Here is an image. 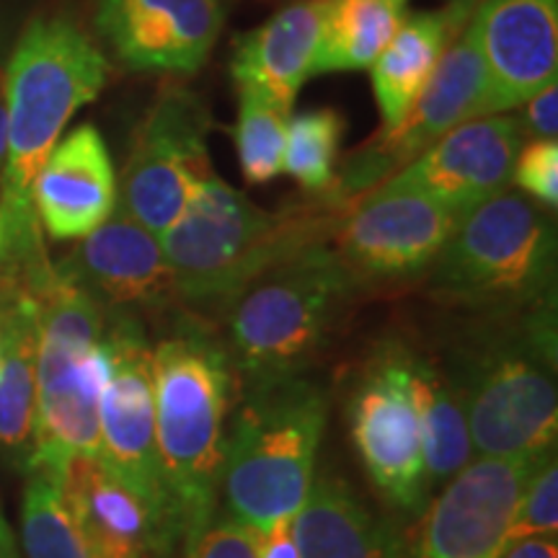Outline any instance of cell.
Returning a JSON list of instances; mask_svg holds the SVG:
<instances>
[{
	"mask_svg": "<svg viewBox=\"0 0 558 558\" xmlns=\"http://www.w3.org/2000/svg\"><path fill=\"white\" fill-rule=\"evenodd\" d=\"M107 58L68 19H37L21 34L5 70L9 148L0 177V259L39 251L32 186L60 132L101 94Z\"/></svg>",
	"mask_w": 558,
	"mask_h": 558,
	"instance_id": "1",
	"label": "cell"
},
{
	"mask_svg": "<svg viewBox=\"0 0 558 558\" xmlns=\"http://www.w3.org/2000/svg\"><path fill=\"white\" fill-rule=\"evenodd\" d=\"M233 373L207 331L181 329L153 349L158 463L184 548L215 518Z\"/></svg>",
	"mask_w": 558,
	"mask_h": 558,
	"instance_id": "2",
	"label": "cell"
},
{
	"mask_svg": "<svg viewBox=\"0 0 558 558\" xmlns=\"http://www.w3.org/2000/svg\"><path fill=\"white\" fill-rule=\"evenodd\" d=\"M326 416L324 388L300 375L248 386L226 439L220 473L226 518L251 533L292 522L316 481Z\"/></svg>",
	"mask_w": 558,
	"mask_h": 558,
	"instance_id": "3",
	"label": "cell"
},
{
	"mask_svg": "<svg viewBox=\"0 0 558 558\" xmlns=\"http://www.w3.org/2000/svg\"><path fill=\"white\" fill-rule=\"evenodd\" d=\"M32 295L39 313L37 435L26 469L41 465L62 478L73 456H99L109 308L58 267Z\"/></svg>",
	"mask_w": 558,
	"mask_h": 558,
	"instance_id": "4",
	"label": "cell"
},
{
	"mask_svg": "<svg viewBox=\"0 0 558 558\" xmlns=\"http://www.w3.org/2000/svg\"><path fill=\"white\" fill-rule=\"evenodd\" d=\"M354 279L337 251L308 243L251 279L228 305V357L248 386L298 378L337 324Z\"/></svg>",
	"mask_w": 558,
	"mask_h": 558,
	"instance_id": "5",
	"label": "cell"
},
{
	"mask_svg": "<svg viewBox=\"0 0 558 558\" xmlns=\"http://www.w3.org/2000/svg\"><path fill=\"white\" fill-rule=\"evenodd\" d=\"M316 230L311 220L264 213L213 171L160 235V246L177 298L194 308H228L264 269L316 243Z\"/></svg>",
	"mask_w": 558,
	"mask_h": 558,
	"instance_id": "6",
	"label": "cell"
},
{
	"mask_svg": "<svg viewBox=\"0 0 558 558\" xmlns=\"http://www.w3.org/2000/svg\"><path fill=\"white\" fill-rule=\"evenodd\" d=\"M463 396L473 452L478 458H546L556 448V331L535 313L522 331L476 349L452 375Z\"/></svg>",
	"mask_w": 558,
	"mask_h": 558,
	"instance_id": "7",
	"label": "cell"
},
{
	"mask_svg": "<svg viewBox=\"0 0 558 558\" xmlns=\"http://www.w3.org/2000/svg\"><path fill=\"white\" fill-rule=\"evenodd\" d=\"M554 259L556 228L546 209L505 190L458 220L429 269L439 295L476 308H518L546 298Z\"/></svg>",
	"mask_w": 558,
	"mask_h": 558,
	"instance_id": "8",
	"label": "cell"
},
{
	"mask_svg": "<svg viewBox=\"0 0 558 558\" xmlns=\"http://www.w3.org/2000/svg\"><path fill=\"white\" fill-rule=\"evenodd\" d=\"M104 349L107 378L99 401L96 458L143 501L171 556L179 546V535L156 448L153 347L130 313L109 308Z\"/></svg>",
	"mask_w": 558,
	"mask_h": 558,
	"instance_id": "9",
	"label": "cell"
},
{
	"mask_svg": "<svg viewBox=\"0 0 558 558\" xmlns=\"http://www.w3.org/2000/svg\"><path fill=\"white\" fill-rule=\"evenodd\" d=\"M207 109L192 90L169 86L135 130L132 150L117 186V207L153 235H163L205 181Z\"/></svg>",
	"mask_w": 558,
	"mask_h": 558,
	"instance_id": "10",
	"label": "cell"
},
{
	"mask_svg": "<svg viewBox=\"0 0 558 558\" xmlns=\"http://www.w3.org/2000/svg\"><path fill=\"white\" fill-rule=\"evenodd\" d=\"M409 352L401 344H386L367 362L349 401V427L375 488L393 507L422 512L429 488L411 399Z\"/></svg>",
	"mask_w": 558,
	"mask_h": 558,
	"instance_id": "11",
	"label": "cell"
},
{
	"mask_svg": "<svg viewBox=\"0 0 558 558\" xmlns=\"http://www.w3.org/2000/svg\"><path fill=\"white\" fill-rule=\"evenodd\" d=\"M494 114L492 86L473 34L465 24L445 47L435 73L396 130L386 132L349 160L339 194H357L401 171L458 124Z\"/></svg>",
	"mask_w": 558,
	"mask_h": 558,
	"instance_id": "12",
	"label": "cell"
},
{
	"mask_svg": "<svg viewBox=\"0 0 558 558\" xmlns=\"http://www.w3.org/2000/svg\"><path fill=\"white\" fill-rule=\"evenodd\" d=\"M460 215L427 194L383 181L341 222L339 262L354 282H393L437 262Z\"/></svg>",
	"mask_w": 558,
	"mask_h": 558,
	"instance_id": "13",
	"label": "cell"
},
{
	"mask_svg": "<svg viewBox=\"0 0 558 558\" xmlns=\"http://www.w3.org/2000/svg\"><path fill=\"white\" fill-rule=\"evenodd\" d=\"M543 458H473L424 514L411 558H499L530 473Z\"/></svg>",
	"mask_w": 558,
	"mask_h": 558,
	"instance_id": "14",
	"label": "cell"
},
{
	"mask_svg": "<svg viewBox=\"0 0 558 558\" xmlns=\"http://www.w3.org/2000/svg\"><path fill=\"white\" fill-rule=\"evenodd\" d=\"M522 143L525 135L514 117H478L439 137L386 184L427 194L463 218L507 190Z\"/></svg>",
	"mask_w": 558,
	"mask_h": 558,
	"instance_id": "15",
	"label": "cell"
},
{
	"mask_svg": "<svg viewBox=\"0 0 558 558\" xmlns=\"http://www.w3.org/2000/svg\"><path fill=\"white\" fill-rule=\"evenodd\" d=\"M222 16V0H99L96 26L132 70L197 73Z\"/></svg>",
	"mask_w": 558,
	"mask_h": 558,
	"instance_id": "16",
	"label": "cell"
},
{
	"mask_svg": "<svg viewBox=\"0 0 558 558\" xmlns=\"http://www.w3.org/2000/svg\"><path fill=\"white\" fill-rule=\"evenodd\" d=\"M494 114L520 107L558 73V0H481L469 21Z\"/></svg>",
	"mask_w": 558,
	"mask_h": 558,
	"instance_id": "17",
	"label": "cell"
},
{
	"mask_svg": "<svg viewBox=\"0 0 558 558\" xmlns=\"http://www.w3.org/2000/svg\"><path fill=\"white\" fill-rule=\"evenodd\" d=\"M58 269L114 311L160 308L177 298L160 239L120 207Z\"/></svg>",
	"mask_w": 558,
	"mask_h": 558,
	"instance_id": "18",
	"label": "cell"
},
{
	"mask_svg": "<svg viewBox=\"0 0 558 558\" xmlns=\"http://www.w3.org/2000/svg\"><path fill=\"white\" fill-rule=\"evenodd\" d=\"M41 228L58 241L83 239L117 207L114 163L94 124H81L52 148L32 186Z\"/></svg>",
	"mask_w": 558,
	"mask_h": 558,
	"instance_id": "19",
	"label": "cell"
},
{
	"mask_svg": "<svg viewBox=\"0 0 558 558\" xmlns=\"http://www.w3.org/2000/svg\"><path fill=\"white\" fill-rule=\"evenodd\" d=\"M90 558H169L148 509L96 456H73L60 478Z\"/></svg>",
	"mask_w": 558,
	"mask_h": 558,
	"instance_id": "20",
	"label": "cell"
},
{
	"mask_svg": "<svg viewBox=\"0 0 558 558\" xmlns=\"http://www.w3.org/2000/svg\"><path fill=\"white\" fill-rule=\"evenodd\" d=\"M329 3L295 0L259 29L243 34L230 58L235 83L262 90L279 107L292 109L300 88L316 75Z\"/></svg>",
	"mask_w": 558,
	"mask_h": 558,
	"instance_id": "21",
	"label": "cell"
},
{
	"mask_svg": "<svg viewBox=\"0 0 558 558\" xmlns=\"http://www.w3.org/2000/svg\"><path fill=\"white\" fill-rule=\"evenodd\" d=\"M478 3L452 0L448 9L418 11L401 21L393 39L373 62V90L378 101L383 130H396L414 107V101L435 73L445 47L460 29H465Z\"/></svg>",
	"mask_w": 558,
	"mask_h": 558,
	"instance_id": "22",
	"label": "cell"
},
{
	"mask_svg": "<svg viewBox=\"0 0 558 558\" xmlns=\"http://www.w3.org/2000/svg\"><path fill=\"white\" fill-rule=\"evenodd\" d=\"M290 527L300 558H403L393 527L333 476L313 481Z\"/></svg>",
	"mask_w": 558,
	"mask_h": 558,
	"instance_id": "23",
	"label": "cell"
},
{
	"mask_svg": "<svg viewBox=\"0 0 558 558\" xmlns=\"http://www.w3.org/2000/svg\"><path fill=\"white\" fill-rule=\"evenodd\" d=\"M37 298L26 288L3 300V357H0V450L26 471L37 435Z\"/></svg>",
	"mask_w": 558,
	"mask_h": 558,
	"instance_id": "24",
	"label": "cell"
},
{
	"mask_svg": "<svg viewBox=\"0 0 558 558\" xmlns=\"http://www.w3.org/2000/svg\"><path fill=\"white\" fill-rule=\"evenodd\" d=\"M409 380L418 429H422L424 476L432 494L458 476L476 452H473L463 396L452 375L442 373L432 360L409 352Z\"/></svg>",
	"mask_w": 558,
	"mask_h": 558,
	"instance_id": "25",
	"label": "cell"
},
{
	"mask_svg": "<svg viewBox=\"0 0 558 558\" xmlns=\"http://www.w3.org/2000/svg\"><path fill=\"white\" fill-rule=\"evenodd\" d=\"M407 3L409 0H331L316 75L373 65L401 26Z\"/></svg>",
	"mask_w": 558,
	"mask_h": 558,
	"instance_id": "26",
	"label": "cell"
},
{
	"mask_svg": "<svg viewBox=\"0 0 558 558\" xmlns=\"http://www.w3.org/2000/svg\"><path fill=\"white\" fill-rule=\"evenodd\" d=\"M21 530L29 558H90L78 522L62 497L60 476L50 469H26Z\"/></svg>",
	"mask_w": 558,
	"mask_h": 558,
	"instance_id": "27",
	"label": "cell"
},
{
	"mask_svg": "<svg viewBox=\"0 0 558 558\" xmlns=\"http://www.w3.org/2000/svg\"><path fill=\"white\" fill-rule=\"evenodd\" d=\"M239 94L235 153H239L243 179L248 184H267L282 173L290 109L279 107L256 88L239 86Z\"/></svg>",
	"mask_w": 558,
	"mask_h": 558,
	"instance_id": "28",
	"label": "cell"
},
{
	"mask_svg": "<svg viewBox=\"0 0 558 558\" xmlns=\"http://www.w3.org/2000/svg\"><path fill=\"white\" fill-rule=\"evenodd\" d=\"M344 135V120L333 109H311L290 117L284 166L290 177L308 192H326L337 181V158Z\"/></svg>",
	"mask_w": 558,
	"mask_h": 558,
	"instance_id": "29",
	"label": "cell"
},
{
	"mask_svg": "<svg viewBox=\"0 0 558 558\" xmlns=\"http://www.w3.org/2000/svg\"><path fill=\"white\" fill-rule=\"evenodd\" d=\"M558 530V469L556 456L550 452L530 473L522 488L518 507H514L512 525L507 541L522 538H556Z\"/></svg>",
	"mask_w": 558,
	"mask_h": 558,
	"instance_id": "30",
	"label": "cell"
},
{
	"mask_svg": "<svg viewBox=\"0 0 558 558\" xmlns=\"http://www.w3.org/2000/svg\"><path fill=\"white\" fill-rule=\"evenodd\" d=\"M512 177L522 192L543 207L558 205V145L556 140H530L514 158Z\"/></svg>",
	"mask_w": 558,
	"mask_h": 558,
	"instance_id": "31",
	"label": "cell"
},
{
	"mask_svg": "<svg viewBox=\"0 0 558 558\" xmlns=\"http://www.w3.org/2000/svg\"><path fill=\"white\" fill-rule=\"evenodd\" d=\"M184 558H259V554L248 527L230 518H213L199 538L184 548Z\"/></svg>",
	"mask_w": 558,
	"mask_h": 558,
	"instance_id": "32",
	"label": "cell"
},
{
	"mask_svg": "<svg viewBox=\"0 0 558 558\" xmlns=\"http://www.w3.org/2000/svg\"><path fill=\"white\" fill-rule=\"evenodd\" d=\"M522 135L530 140H556L558 132V83H548L538 94L530 96L522 109Z\"/></svg>",
	"mask_w": 558,
	"mask_h": 558,
	"instance_id": "33",
	"label": "cell"
},
{
	"mask_svg": "<svg viewBox=\"0 0 558 558\" xmlns=\"http://www.w3.org/2000/svg\"><path fill=\"white\" fill-rule=\"evenodd\" d=\"M290 525L292 522H284V525H275L264 530V533H254L259 558H300Z\"/></svg>",
	"mask_w": 558,
	"mask_h": 558,
	"instance_id": "34",
	"label": "cell"
},
{
	"mask_svg": "<svg viewBox=\"0 0 558 558\" xmlns=\"http://www.w3.org/2000/svg\"><path fill=\"white\" fill-rule=\"evenodd\" d=\"M499 558H558L556 538H522L507 543Z\"/></svg>",
	"mask_w": 558,
	"mask_h": 558,
	"instance_id": "35",
	"label": "cell"
},
{
	"mask_svg": "<svg viewBox=\"0 0 558 558\" xmlns=\"http://www.w3.org/2000/svg\"><path fill=\"white\" fill-rule=\"evenodd\" d=\"M5 148H9V117H5V104L0 99V177L5 166Z\"/></svg>",
	"mask_w": 558,
	"mask_h": 558,
	"instance_id": "36",
	"label": "cell"
},
{
	"mask_svg": "<svg viewBox=\"0 0 558 558\" xmlns=\"http://www.w3.org/2000/svg\"><path fill=\"white\" fill-rule=\"evenodd\" d=\"M3 282H5V279H3V277H0V288H3Z\"/></svg>",
	"mask_w": 558,
	"mask_h": 558,
	"instance_id": "37",
	"label": "cell"
},
{
	"mask_svg": "<svg viewBox=\"0 0 558 558\" xmlns=\"http://www.w3.org/2000/svg\"><path fill=\"white\" fill-rule=\"evenodd\" d=\"M473 3H481V0H473Z\"/></svg>",
	"mask_w": 558,
	"mask_h": 558,
	"instance_id": "38",
	"label": "cell"
}]
</instances>
